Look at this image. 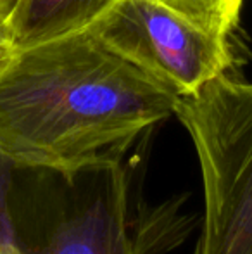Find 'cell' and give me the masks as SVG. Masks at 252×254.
Segmentation results:
<instances>
[{
  "mask_svg": "<svg viewBox=\"0 0 252 254\" xmlns=\"http://www.w3.org/2000/svg\"><path fill=\"white\" fill-rule=\"evenodd\" d=\"M176 101L90 30L19 49L0 74V161L76 171L119 157Z\"/></svg>",
  "mask_w": 252,
  "mask_h": 254,
  "instance_id": "6da1fadb",
  "label": "cell"
},
{
  "mask_svg": "<svg viewBox=\"0 0 252 254\" xmlns=\"http://www.w3.org/2000/svg\"><path fill=\"white\" fill-rule=\"evenodd\" d=\"M142 175L128 152L76 171L10 168L9 241L37 254H169L201 220L182 195L149 201Z\"/></svg>",
  "mask_w": 252,
  "mask_h": 254,
  "instance_id": "7a4b0ae2",
  "label": "cell"
},
{
  "mask_svg": "<svg viewBox=\"0 0 252 254\" xmlns=\"http://www.w3.org/2000/svg\"><path fill=\"white\" fill-rule=\"evenodd\" d=\"M199 157L204 211L194 254H252V81L226 73L178 97Z\"/></svg>",
  "mask_w": 252,
  "mask_h": 254,
  "instance_id": "3957f363",
  "label": "cell"
},
{
  "mask_svg": "<svg viewBox=\"0 0 252 254\" xmlns=\"http://www.w3.org/2000/svg\"><path fill=\"white\" fill-rule=\"evenodd\" d=\"M88 30L178 97L194 94L233 63L228 37L201 30L155 0H118Z\"/></svg>",
  "mask_w": 252,
  "mask_h": 254,
  "instance_id": "277c9868",
  "label": "cell"
},
{
  "mask_svg": "<svg viewBox=\"0 0 252 254\" xmlns=\"http://www.w3.org/2000/svg\"><path fill=\"white\" fill-rule=\"evenodd\" d=\"M118 0H16L10 26L17 49L85 31Z\"/></svg>",
  "mask_w": 252,
  "mask_h": 254,
  "instance_id": "5b68a950",
  "label": "cell"
},
{
  "mask_svg": "<svg viewBox=\"0 0 252 254\" xmlns=\"http://www.w3.org/2000/svg\"><path fill=\"white\" fill-rule=\"evenodd\" d=\"M175 10L201 30L219 37H230L239 24L244 0H155Z\"/></svg>",
  "mask_w": 252,
  "mask_h": 254,
  "instance_id": "8992f818",
  "label": "cell"
},
{
  "mask_svg": "<svg viewBox=\"0 0 252 254\" xmlns=\"http://www.w3.org/2000/svg\"><path fill=\"white\" fill-rule=\"evenodd\" d=\"M16 38L10 26V7L0 2V74L7 69L17 54Z\"/></svg>",
  "mask_w": 252,
  "mask_h": 254,
  "instance_id": "52a82bcc",
  "label": "cell"
},
{
  "mask_svg": "<svg viewBox=\"0 0 252 254\" xmlns=\"http://www.w3.org/2000/svg\"><path fill=\"white\" fill-rule=\"evenodd\" d=\"M9 242V254H37V253H28V251H23V249H19L17 246H14L10 241H7Z\"/></svg>",
  "mask_w": 252,
  "mask_h": 254,
  "instance_id": "ba28073f",
  "label": "cell"
},
{
  "mask_svg": "<svg viewBox=\"0 0 252 254\" xmlns=\"http://www.w3.org/2000/svg\"><path fill=\"white\" fill-rule=\"evenodd\" d=\"M0 254H9V242H2L0 244Z\"/></svg>",
  "mask_w": 252,
  "mask_h": 254,
  "instance_id": "9c48e42d",
  "label": "cell"
},
{
  "mask_svg": "<svg viewBox=\"0 0 252 254\" xmlns=\"http://www.w3.org/2000/svg\"><path fill=\"white\" fill-rule=\"evenodd\" d=\"M0 2L5 3L7 7H10V9H12V5H14V2H16V0H0Z\"/></svg>",
  "mask_w": 252,
  "mask_h": 254,
  "instance_id": "30bf717a",
  "label": "cell"
}]
</instances>
